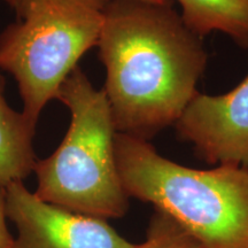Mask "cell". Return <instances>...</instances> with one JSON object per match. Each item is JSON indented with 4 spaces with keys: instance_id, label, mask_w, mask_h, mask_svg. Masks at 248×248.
<instances>
[{
    "instance_id": "6da1fadb",
    "label": "cell",
    "mask_w": 248,
    "mask_h": 248,
    "mask_svg": "<svg viewBox=\"0 0 248 248\" xmlns=\"http://www.w3.org/2000/svg\"><path fill=\"white\" fill-rule=\"evenodd\" d=\"M97 46L116 131L144 140L175 125L208 60L171 5L141 0H109Z\"/></svg>"
},
{
    "instance_id": "7a4b0ae2",
    "label": "cell",
    "mask_w": 248,
    "mask_h": 248,
    "mask_svg": "<svg viewBox=\"0 0 248 248\" xmlns=\"http://www.w3.org/2000/svg\"><path fill=\"white\" fill-rule=\"evenodd\" d=\"M115 157L128 198L153 204L201 248H248V168H188L120 132Z\"/></svg>"
},
{
    "instance_id": "3957f363",
    "label": "cell",
    "mask_w": 248,
    "mask_h": 248,
    "mask_svg": "<svg viewBox=\"0 0 248 248\" xmlns=\"http://www.w3.org/2000/svg\"><path fill=\"white\" fill-rule=\"evenodd\" d=\"M57 99L69 109L70 124L54 153L36 162V195L83 215L102 219L124 216L129 198L117 171V131L104 89H95L77 66Z\"/></svg>"
},
{
    "instance_id": "277c9868",
    "label": "cell",
    "mask_w": 248,
    "mask_h": 248,
    "mask_svg": "<svg viewBox=\"0 0 248 248\" xmlns=\"http://www.w3.org/2000/svg\"><path fill=\"white\" fill-rule=\"evenodd\" d=\"M16 21L0 35V69L17 83L23 115H39L79 59L98 44L109 0H5Z\"/></svg>"
},
{
    "instance_id": "5b68a950",
    "label": "cell",
    "mask_w": 248,
    "mask_h": 248,
    "mask_svg": "<svg viewBox=\"0 0 248 248\" xmlns=\"http://www.w3.org/2000/svg\"><path fill=\"white\" fill-rule=\"evenodd\" d=\"M6 216L17 229L11 248H136L106 219L42 200L15 182L5 187Z\"/></svg>"
},
{
    "instance_id": "8992f818",
    "label": "cell",
    "mask_w": 248,
    "mask_h": 248,
    "mask_svg": "<svg viewBox=\"0 0 248 248\" xmlns=\"http://www.w3.org/2000/svg\"><path fill=\"white\" fill-rule=\"evenodd\" d=\"M175 128L206 162L248 168V74L224 94L198 92Z\"/></svg>"
},
{
    "instance_id": "52a82bcc",
    "label": "cell",
    "mask_w": 248,
    "mask_h": 248,
    "mask_svg": "<svg viewBox=\"0 0 248 248\" xmlns=\"http://www.w3.org/2000/svg\"><path fill=\"white\" fill-rule=\"evenodd\" d=\"M35 133L22 111L9 107L0 80V187L23 182L33 171L37 162L32 147Z\"/></svg>"
},
{
    "instance_id": "ba28073f",
    "label": "cell",
    "mask_w": 248,
    "mask_h": 248,
    "mask_svg": "<svg viewBox=\"0 0 248 248\" xmlns=\"http://www.w3.org/2000/svg\"><path fill=\"white\" fill-rule=\"evenodd\" d=\"M181 17L192 32L202 38L214 31L225 33L248 48V0H176Z\"/></svg>"
},
{
    "instance_id": "9c48e42d",
    "label": "cell",
    "mask_w": 248,
    "mask_h": 248,
    "mask_svg": "<svg viewBox=\"0 0 248 248\" xmlns=\"http://www.w3.org/2000/svg\"><path fill=\"white\" fill-rule=\"evenodd\" d=\"M136 248H201L200 245L183 230L170 217L156 212L148 226L146 240Z\"/></svg>"
},
{
    "instance_id": "30bf717a",
    "label": "cell",
    "mask_w": 248,
    "mask_h": 248,
    "mask_svg": "<svg viewBox=\"0 0 248 248\" xmlns=\"http://www.w3.org/2000/svg\"><path fill=\"white\" fill-rule=\"evenodd\" d=\"M6 218L5 188L0 187V248H11L14 243V237L8 230Z\"/></svg>"
},
{
    "instance_id": "8fae6325",
    "label": "cell",
    "mask_w": 248,
    "mask_h": 248,
    "mask_svg": "<svg viewBox=\"0 0 248 248\" xmlns=\"http://www.w3.org/2000/svg\"><path fill=\"white\" fill-rule=\"evenodd\" d=\"M141 1L153 2V4H161V5H172V0H141Z\"/></svg>"
}]
</instances>
